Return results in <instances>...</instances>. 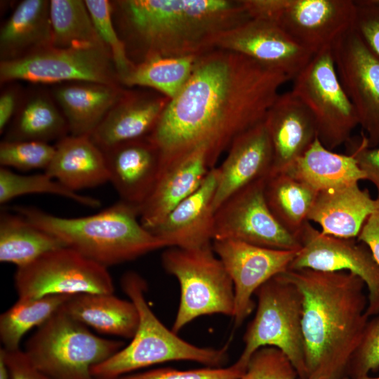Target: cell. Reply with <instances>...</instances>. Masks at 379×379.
I'll use <instances>...</instances> for the list:
<instances>
[{
  "label": "cell",
  "instance_id": "obj_34",
  "mask_svg": "<svg viewBox=\"0 0 379 379\" xmlns=\"http://www.w3.org/2000/svg\"><path fill=\"white\" fill-rule=\"evenodd\" d=\"M72 295H48L20 298L0 316V339L7 350L20 349L23 336L39 328L51 317Z\"/></svg>",
  "mask_w": 379,
  "mask_h": 379
},
{
  "label": "cell",
  "instance_id": "obj_27",
  "mask_svg": "<svg viewBox=\"0 0 379 379\" xmlns=\"http://www.w3.org/2000/svg\"><path fill=\"white\" fill-rule=\"evenodd\" d=\"M52 46L48 0L20 1L1 27V62L20 59Z\"/></svg>",
  "mask_w": 379,
  "mask_h": 379
},
{
  "label": "cell",
  "instance_id": "obj_17",
  "mask_svg": "<svg viewBox=\"0 0 379 379\" xmlns=\"http://www.w3.org/2000/svg\"><path fill=\"white\" fill-rule=\"evenodd\" d=\"M213 47L242 54L284 72L291 79L314 55L274 22L254 18L219 34Z\"/></svg>",
  "mask_w": 379,
  "mask_h": 379
},
{
  "label": "cell",
  "instance_id": "obj_25",
  "mask_svg": "<svg viewBox=\"0 0 379 379\" xmlns=\"http://www.w3.org/2000/svg\"><path fill=\"white\" fill-rule=\"evenodd\" d=\"M210 168L203 152L190 155L159 176L152 192L140 207V221L148 230L159 225L168 213L201 185Z\"/></svg>",
  "mask_w": 379,
  "mask_h": 379
},
{
  "label": "cell",
  "instance_id": "obj_2",
  "mask_svg": "<svg viewBox=\"0 0 379 379\" xmlns=\"http://www.w3.org/2000/svg\"><path fill=\"white\" fill-rule=\"evenodd\" d=\"M116 30L135 65L158 57L197 56L216 36L251 18L242 0L110 1Z\"/></svg>",
  "mask_w": 379,
  "mask_h": 379
},
{
  "label": "cell",
  "instance_id": "obj_20",
  "mask_svg": "<svg viewBox=\"0 0 379 379\" xmlns=\"http://www.w3.org/2000/svg\"><path fill=\"white\" fill-rule=\"evenodd\" d=\"M218 171L211 168L199 187L173 208L165 219L149 231L166 248H199L213 241V200Z\"/></svg>",
  "mask_w": 379,
  "mask_h": 379
},
{
  "label": "cell",
  "instance_id": "obj_47",
  "mask_svg": "<svg viewBox=\"0 0 379 379\" xmlns=\"http://www.w3.org/2000/svg\"><path fill=\"white\" fill-rule=\"evenodd\" d=\"M0 379H10L8 370L3 355L0 353Z\"/></svg>",
  "mask_w": 379,
  "mask_h": 379
},
{
  "label": "cell",
  "instance_id": "obj_38",
  "mask_svg": "<svg viewBox=\"0 0 379 379\" xmlns=\"http://www.w3.org/2000/svg\"><path fill=\"white\" fill-rule=\"evenodd\" d=\"M55 153V146L38 141H6L0 144V164L21 171L46 168Z\"/></svg>",
  "mask_w": 379,
  "mask_h": 379
},
{
  "label": "cell",
  "instance_id": "obj_9",
  "mask_svg": "<svg viewBox=\"0 0 379 379\" xmlns=\"http://www.w3.org/2000/svg\"><path fill=\"white\" fill-rule=\"evenodd\" d=\"M251 18L274 22L314 55L354 25L352 0H242Z\"/></svg>",
  "mask_w": 379,
  "mask_h": 379
},
{
  "label": "cell",
  "instance_id": "obj_49",
  "mask_svg": "<svg viewBox=\"0 0 379 379\" xmlns=\"http://www.w3.org/2000/svg\"><path fill=\"white\" fill-rule=\"evenodd\" d=\"M298 379H299V378H298ZM340 379H352V378H350L346 376V377L342 378H340Z\"/></svg>",
  "mask_w": 379,
  "mask_h": 379
},
{
  "label": "cell",
  "instance_id": "obj_36",
  "mask_svg": "<svg viewBox=\"0 0 379 379\" xmlns=\"http://www.w3.org/2000/svg\"><path fill=\"white\" fill-rule=\"evenodd\" d=\"M35 193L62 196L92 208H97L100 205L98 199L79 194L69 190L46 173L23 175L1 166L0 203L1 204L17 197Z\"/></svg>",
  "mask_w": 379,
  "mask_h": 379
},
{
  "label": "cell",
  "instance_id": "obj_31",
  "mask_svg": "<svg viewBox=\"0 0 379 379\" xmlns=\"http://www.w3.org/2000/svg\"><path fill=\"white\" fill-rule=\"evenodd\" d=\"M65 244L30 223L20 214L1 211L0 215V261L22 267Z\"/></svg>",
  "mask_w": 379,
  "mask_h": 379
},
{
  "label": "cell",
  "instance_id": "obj_43",
  "mask_svg": "<svg viewBox=\"0 0 379 379\" xmlns=\"http://www.w3.org/2000/svg\"><path fill=\"white\" fill-rule=\"evenodd\" d=\"M0 353L7 366L10 379H51L32 362L20 348L7 350L1 347Z\"/></svg>",
  "mask_w": 379,
  "mask_h": 379
},
{
  "label": "cell",
  "instance_id": "obj_32",
  "mask_svg": "<svg viewBox=\"0 0 379 379\" xmlns=\"http://www.w3.org/2000/svg\"><path fill=\"white\" fill-rule=\"evenodd\" d=\"M317 193L288 173L270 174L265 180V197L270 210L298 239Z\"/></svg>",
  "mask_w": 379,
  "mask_h": 379
},
{
  "label": "cell",
  "instance_id": "obj_29",
  "mask_svg": "<svg viewBox=\"0 0 379 379\" xmlns=\"http://www.w3.org/2000/svg\"><path fill=\"white\" fill-rule=\"evenodd\" d=\"M287 173L317 192L365 180L353 154L334 152L318 138Z\"/></svg>",
  "mask_w": 379,
  "mask_h": 379
},
{
  "label": "cell",
  "instance_id": "obj_8",
  "mask_svg": "<svg viewBox=\"0 0 379 379\" xmlns=\"http://www.w3.org/2000/svg\"><path fill=\"white\" fill-rule=\"evenodd\" d=\"M164 270L179 282L180 298L172 331L177 333L199 317H232V281L213 246L185 249L169 247L161 254Z\"/></svg>",
  "mask_w": 379,
  "mask_h": 379
},
{
  "label": "cell",
  "instance_id": "obj_45",
  "mask_svg": "<svg viewBox=\"0 0 379 379\" xmlns=\"http://www.w3.org/2000/svg\"><path fill=\"white\" fill-rule=\"evenodd\" d=\"M375 208L364 223L357 240L364 244L379 264V197Z\"/></svg>",
  "mask_w": 379,
  "mask_h": 379
},
{
  "label": "cell",
  "instance_id": "obj_3",
  "mask_svg": "<svg viewBox=\"0 0 379 379\" xmlns=\"http://www.w3.org/2000/svg\"><path fill=\"white\" fill-rule=\"evenodd\" d=\"M282 274L302 296L307 379L346 377L369 319L364 282L347 272L298 269L288 270Z\"/></svg>",
  "mask_w": 379,
  "mask_h": 379
},
{
  "label": "cell",
  "instance_id": "obj_26",
  "mask_svg": "<svg viewBox=\"0 0 379 379\" xmlns=\"http://www.w3.org/2000/svg\"><path fill=\"white\" fill-rule=\"evenodd\" d=\"M45 173L75 192L109 181L103 152L88 136L70 135L58 140Z\"/></svg>",
  "mask_w": 379,
  "mask_h": 379
},
{
  "label": "cell",
  "instance_id": "obj_16",
  "mask_svg": "<svg viewBox=\"0 0 379 379\" xmlns=\"http://www.w3.org/2000/svg\"><path fill=\"white\" fill-rule=\"evenodd\" d=\"M213 248L234 286V308L232 317L239 326L255 308L253 296L272 277L286 272L299 251L258 246L232 239L214 240Z\"/></svg>",
  "mask_w": 379,
  "mask_h": 379
},
{
  "label": "cell",
  "instance_id": "obj_7",
  "mask_svg": "<svg viewBox=\"0 0 379 379\" xmlns=\"http://www.w3.org/2000/svg\"><path fill=\"white\" fill-rule=\"evenodd\" d=\"M257 307L243 337V351L234 362L246 370L258 349L280 350L295 368L299 379H307L302 330V296L282 274L263 284L255 293Z\"/></svg>",
  "mask_w": 379,
  "mask_h": 379
},
{
  "label": "cell",
  "instance_id": "obj_41",
  "mask_svg": "<svg viewBox=\"0 0 379 379\" xmlns=\"http://www.w3.org/2000/svg\"><path fill=\"white\" fill-rule=\"evenodd\" d=\"M245 370L235 363L227 367H208L187 370L162 367L130 373L119 379H239Z\"/></svg>",
  "mask_w": 379,
  "mask_h": 379
},
{
  "label": "cell",
  "instance_id": "obj_6",
  "mask_svg": "<svg viewBox=\"0 0 379 379\" xmlns=\"http://www.w3.org/2000/svg\"><path fill=\"white\" fill-rule=\"evenodd\" d=\"M125 346L93 333L61 307L27 340L25 352L51 379H95L92 368Z\"/></svg>",
  "mask_w": 379,
  "mask_h": 379
},
{
  "label": "cell",
  "instance_id": "obj_24",
  "mask_svg": "<svg viewBox=\"0 0 379 379\" xmlns=\"http://www.w3.org/2000/svg\"><path fill=\"white\" fill-rule=\"evenodd\" d=\"M375 204L359 183L331 188L317 193L307 220L319 225L323 234L355 239Z\"/></svg>",
  "mask_w": 379,
  "mask_h": 379
},
{
  "label": "cell",
  "instance_id": "obj_28",
  "mask_svg": "<svg viewBox=\"0 0 379 379\" xmlns=\"http://www.w3.org/2000/svg\"><path fill=\"white\" fill-rule=\"evenodd\" d=\"M62 308L75 320L102 334L131 339L138 326L135 305L114 293L72 295Z\"/></svg>",
  "mask_w": 379,
  "mask_h": 379
},
{
  "label": "cell",
  "instance_id": "obj_46",
  "mask_svg": "<svg viewBox=\"0 0 379 379\" xmlns=\"http://www.w3.org/2000/svg\"><path fill=\"white\" fill-rule=\"evenodd\" d=\"M11 84L0 95V133H2L16 114L22 102V93L17 85Z\"/></svg>",
  "mask_w": 379,
  "mask_h": 379
},
{
  "label": "cell",
  "instance_id": "obj_10",
  "mask_svg": "<svg viewBox=\"0 0 379 379\" xmlns=\"http://www.w3.org/2000/svg\"><path fill=\"white\" fill-rule=\"evenodd\" d=\"M293 80L291 91L311 112L321 144L333 151L349 142L359 120L339 79L331 48L314 54Z\"/></svg>",
  "mask_w": 379,
  "mask_h": 379
},
{
  "label": "cell",
  "instance_id": "obj_11",
  "mask_svg": "<svg viewBox=\"0 0 379 379\" xmlns=\"http://www.w3.org/2000/svg\"><path fill=\"white\" fill-rule=\"evenodd\" d=\"M14 285L20 298L83 293H114L107 270L76 251L62 247L17 268Z\"/></svg>",
  "mask_w": 379,
  "mask_h": 379
},
{
  "label": "cell",
  "instance_id": "obj_21",
  "mask_svg": "<svg viewBox=\"0 0 379 379\" xmlns=\"http://www.w3.org/2000/svg\"><path fill=\"white\" fill-rule=\"evenodd\" d=\"M102 152L109 182L121 201L140 208L160 176L161 161L157 147L147 136L116 145Z\"/></svg>",
  "mask_w": 379,
  "mask_h": 379
},
{
  "label": "cell",
  "instance_id": "obj_15",
  "mask_svg": "<svg viewBox=\"0 0 379 379\" xmlns=\"http://www.w3.org/2000/svg\"><path fill=\"white\" fill-rule=\"evenodd\" d=\"M298 240L301 248L288 270L347 272L359 277L368 291L366 314H379V264L369 248L355 239L323 234L307 221Z\"/></svg>",
  "mask_w": 379,
  "mask_h": 379
},
{
  "label": "cell",
  "instance_id": "obj_42",
  "mask_svg": "<svg viewBox=\"0 0 379 379\" xmlns=\"http://www.w3.org/2000/svg\"><path fill=\"white\" fill-rule=\"evenodd\" d=\"M353 27L379 57V0H357Z\"/></svg>",
  "mask_w": 379,
  "mask_h": 379
},
{
  "label": "cell",
  "instance_id": "obj_5",
  "mask_svg": "<svg viewBox=\"0 0 379 379\" xmlns=\"http://www.w3.org/2000/svg\"><path fill=\"white\" fill-rule=\"evenodd\" d=\"M121 286L137 307L138 326L129 344L92 368L95 379H119L137 370L173 361H190L208 367H222L225 364L227 347L217 349L194 345L161 322L147 304V284L138 273H124Z\"/></svg>",
  "mask_w": 379,
  "mask_h": 379
},
{
  "label": "cell",
  "instance_id": "obj_33",
  "mask_svg": "<svg viewBox=\"0 0 379 379\" xmlns=\"http://www.w3.org/2000/svg\"><path fill=\"white\" fill-rule=\"evenodd\" d=\"M50 18L53 47L107 48L96 31L85 1L50 0Z\"/></svg>",
  "mask_w": 379,
  "mask_h": 379
},
{
  "label": "cell",
  "instance_id": "obj_23",
  "mask_svg": "<svg viewBox=\"0 0 379 379\" xmlns=\"http://www.w3.org/2000/svg\"><path fill=\"white\" fill-rule=\"evenodd\" d=\"M124 91L123 86L73 81L55 84L51 95L70 135L91 137Z\"/></svg>",
  "mask_w": 379,
  "mask_h": 379
},
{
  "label": "cell",
  "instance_id": "obj_13",
  "mask_svg": "<svg viewBox=\"0 0 379 379\" xmlns=\"http://www.w3.org/2000/svg\"><path fill=\"white\" fill-rule=\"evenodd\" d=\"M266 179L226 199L215 211L213 241L232 239L286 251H300L298 239L277 221L265 197Z\"/></svg>",
  "mask_w": 379,
  "mask_h": 379
},
{
  "label": "cell",
  "instance_id": "obj_30",
  "mask_svg": "<svg viewBox=\"0 0 379 379\" xmlns=\"http://www.w3.org/2000/svg\"><path fill=\"white\" fill-rule=\"evenodd\" d=\"M67 121L52 95L32 92L22 100L4 140L49 142L67 136Z\"/></svg>",
  "mask_w": 379,
  "mask_h": 379
},
{
  "label": "cell",
  "instance_id": "obj_48",
  "mask_svg": "<svg viewBox=\"0 0 379 379\" xmlns=\"http://www.w3.org/2000/svg\"><path fill=\"white\" fill-rule=\"evenodd\" d=\"M356 379H379V377H378V378H372V377L368 376V375H364V376H361V377H359V378H357Z\"/></svg>",
  "mask_w": 379,
  "mask_h": 379
},
{
  "label": "cell",
  "instance_id": "obj_40",
  "mask_svg": "<svg viewBox=\"0 0 379 379\" xmlns=\"http://www.w3.org/2000/svg\"><path fill=\"white\" fill-rule=\"evenodd\" d=\"M379 369V314L368 319L360 343L349 363L346 375L352 379Z\"/></svg>",
  "mask_w": 379,
  "mask_h": 379
},
{
  "label": "cell",
  "instance_id": "obj_12",
  "mask_svg": "<svg viewBox=\"0 0 379 379\" xmlns=\"http://www.w3.org/2000/svg\"><path fill=\"white\" fill-rule=\"evenodd\" d=\"M18 81L54 85L88 81L123 86L111 54L104 47L59 48L52 46L20 59L1 62V83Z\"/></svg>",
  "mask_w": 379,
  "mask_h": 379
},
{
  "label": "cell",
  "instance_id": "obj_22",
  "mask_svg": "<svg viewBox=\"0 0 379 379\" xmlns=\"http://www.w3.org/2000/svg\"><path fill=\"white\" fill-rule=\"evenodd\" d=\"M170 99L159 93L125 89L91 135L102 150L150 135Z\"/></svg>",
  "mask_w": 379,
  "mask_h": 379
},
{
  "label": "cell",
  "instance_id": "obj_37",
  "mask_svg": "<svg viewBox=\"0 0 379 379\" xmlns=\"http://www.w3.org/2000/svg\"><path fill=\"white\" fill-rule=\"evenodd\" d=\"M96 31L109 50L119 80L123 85L135 67L128 59L124 42L119 36L114 25L112 4L108 0H85Z\"/></svg>",
  "mask_w": 379,
  "mask_h": 379
},
{
  "label": "cell",
  "instance_id": "obj_19",
  "mask_svg": "<svg viewBox=\"0 0 379 379\" xmlns=\"http://www.w3.org/2000/svg\"><path fill=\"white\" fill-rule=\"evenodd\" d=\"M263 122L273 150L271 174L289 171L317 138L311 112L291 91L279 93Z\"/></svg>",
  "mask_w": 379,
  "mask_h": 379
},
{
  "label": "cell",
  "instance_id": "obj_18",
  "mask_svg": "<svg viewBox=\"0 0 379 379\" xmlns=\"http://www.w3.org/2000/svg\"><path fill=\"white\" fill-rule=\"evenodd\" d=\"M273 150L263 121L237 136L218 167L213 208L245 187L266 179L272 172Z\"/></svg>",
  "mask_w": 379,
  "mask_h": 379
},
{
  "label": "cell",
  "instance_id": "obj_35",
  "mask_svg": "<svg viewBox=\"0 0 379 379\" xmlns=\"http://www.w3.org/2000/svg\"><path fill=\"white\" fill-rule=\"evenodd\" d=\"M198 56L158 57L135 65L123 86L149 88L171 100L190 79Z\"/></svg>",
  "mask_w": 379,
  "mask_h": 379
},
{
  "label": "cell",
  "instance_id": "obj_44",
  "mask_svg": "<svg viewBox=\"0 0 379 379\" xmlns=\"http://www.w3.org/2000/svg\"><path fill=\"white\" fill-rule=\"evenodd\" d=\"M351 154L364 174L365 180L374 185L379 197V147H368L364 136Z\"/></svg>",
  "mask_w": 379,
  "mask_h": 379
},
{
  "label": "cell",
  "instance_id": "obj_1",
  "mask_svg": "<svg viewBox=\"0 0 379 379\" xmlns=\"http://www.w3.org/2000/svg\"><path fill=\"white\" fill-rule=\"evenodd\" d=\"M289 80L236 52L214 48L199 55L148 136L159 152L160 175L197 152L205 154L210 168L216 167L237 136L263 121Z\"/></svg>",
  "mask_w": 379,
  "mask_h": 379
},
{
  "label": "cell",
  "instance_id": "obj_14",
  "mask_svg": "<svg viewBox=\"0 0 379 379\" xmlns=\"http://www.w3.org/2000/svg\"><path fill=\"white\" fill-rule=\"evenodd\" d=\"M340 83L365 131L368 147L379 145V57L352 27L331 47Z\"/></svg>",
  "mask_w": 379,
  "mask_h": 379
},
{
  "label": "cell",
  "instance_id": "obj_4",
  "mask_svg": "<svg viewBox=\"0 0 379 379\" xmlns=\"http://www.w3.org/2000/svg\"><path fill=\"white\" fill-rule=\"evenodd\" d=\"M13 210L67 247L107 267L166 248L138 220L139 208L121 200L98 213L79 218L57 216L32 206H17Z\"/></svg>",
  "mask_w": 379,
  "mask_h": 379
},
{
  "label": "cell",
  "instance_id": "obj_39",
  "mask_svg": "<svg viewBox=\"0 0 379 379\" xmlns=\"http://www.w3.org/2000/svg\"><path fill=\"white\" fill-rule=\"evenodd\" d=\"M288 358L278 348L266 346L255 351L239 379H298Z\"/></svg>",
  "mask_w": 379,
  "mask_h": 379
}]
</instances>
